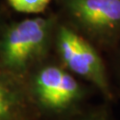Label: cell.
Segmentation results:
<instances>
[{"mask_svg":"<svg viewBox=\"0 0 120 120\" xmlns=\"http://www.w3.org/2000/svg\"><path fill=\"white\" fill-rule=\"evenodd\" d=\"M81 120H109L106 115H104V113H97V114H93V115H90L87 116Z\"/></svg>","mask_w":120,"mask_h":120,"instance_id":"7","label":"cell"},{"mask_svg":"<svg viewBox=\"0 0 120 120\" xmlns=\"http://www.w3.org/2000/svg\"><path fill=\"white\" fill-rule=\"evenodd\" d=\"M55 42L67 70L94 85L106 99L113 98L106 67L91 41L75 29L61 25L56 31Z\"/></svg>","mask_w":120,"mask_h":120,"instance_id":"2","label":"cell"},{"mask_svg":"<svg viewBox=\"0 0 120 120\" xmlns=\"http://www.w3.org/2000/svg\"><path fill=\"white\" fill-rule=\"evenodd\" d=\"M65 10L92 43L105 48L120 41V0H61Z\"/></svg>","mask_w":120,"mask_h":120,"instance_id":"3","label":"cell"},{"mask_svg":"<svg viewBox=\"0 0 120 120\" xmlns=\"http://www.w3.org/2000/svg\"><path fill=\"white\" fill-rule=\"evenodd\" d=\"M33 103L22 77L0 64V120H30Z\"/></svg>","mask_w":120,"mask_h":120,"instance_id":"5","label":"cell"},{"mask_svg":"<svg viewBox=\"0 0 120 120\" xmlns=\"http://www.w3.org/2000/svg\"><path fill=\"white\" fill-rule=\"evenodd\" d=\"M32 98L40 107L52 112H62L83 98L84 90L70 71L58 65H46L33 77Z\"/></svg>","mask_w":120,"mask_h":120,"instance_id":"4","label":"cell"},{"mask_svg":"<svg viewBox=\"0 0 120 120\" xmlns=\"http://www.w3.org/2000/svg\"><path fill=\"white\" fill-rule=\"evenodd\" d=\"M53 29L52 19L42 17L11 25L0 39V64L22 77L47 53Z\"/></svg>","mask_w":120,"mask_h":120,"instance_id":"1","label":"cell"},{"mask_svg":"<svg viewBox=\"0 0 120 120\" xmlns=\"http://www.w3.org/2000/svg\"><path fill=\"white\" fill-rule=\"evenodd\" d=\"M51 0H8L11 7L21 13L36 14L45 10Z\"/></svg>","mask_w":120,"mask_h":120,"instance_id":"6","label":"cell"}]
</instances>
